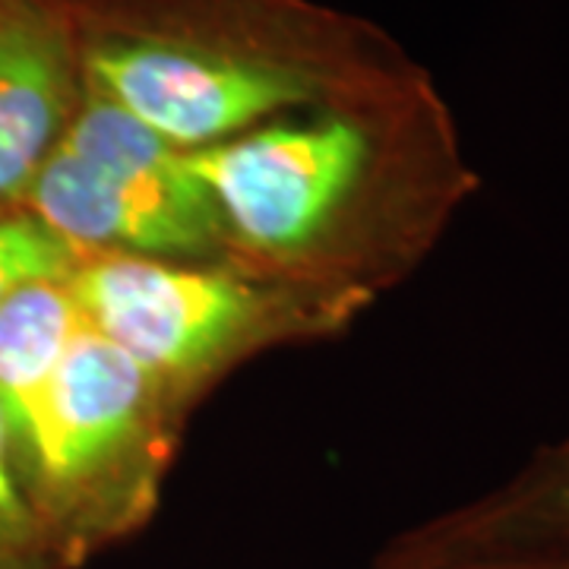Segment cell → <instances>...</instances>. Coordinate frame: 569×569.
Listing matches in <instances>:
<instances>
[{
	"mask_svg": "<svg viewBox=\"0 0 569 569\" xmlns=\"http://www.w3.org/2000/svg\"><path fill=\"white\" fill-rule=\"evenodd\" d=\"M22 206L82 253H200L224 231L222 212L183 149L133 121L82 80V99Z\"/></svg>",
	"mask_w": 569,
	"mask_h": 569,
	"instance_id": "cell-1",
	"label": "cell"
},
{
	"mask_svg": "<svg viewBox=\"0 0 569 569\" xmlns=\"http://www.w3.org/2000/svg\"><path fill=\"white\" fill-rule=\"evenodd\" d=\"M82 80L183 152L234 140L323 96V77L298 63L140 39L86 44Z\"/></svg>",
	"mask_w": 569,
	"mask_h": 569,
	"instance_id": "cell-2",
	"label": "cell"
},
{
	"mask_svg": "<svg viewBox=\"0 0 569 569\" xmlns=\"http://www.w3.org/2000/svg\"><path fill=\"white\" fill-rule=\"evenodd\" d=\"M183 156L231 231L284 253L310 244L346 203L373 142L358 123L326 118L272 123Z\"/></svg>",
	"mask_w": 569,
	"mask_h": 569,
	"instance_id": "cell-3",
	"label": "cell"
},
{
	"mask_svg": "<svg viewBox=\"0 0 569 569\" xmlns=\"http://www.w3.org/2000/svg\"><path fill=\"white\" fill-rule=\"evenodd\" d=\"M67 284L82 323L156 380L219 358L260 310L238 279L127 253L86 257Z\"/></svg>",
	"mask_w": 569,
	"mask_h": 569,
	"instance_id": "cell-4",
	"label": "cell"
},
{
	"mask_svg": "<svg viewBox=\"0 0 569 569\" xmlns=\"http://www.w3.org/2000/svg\"><path fill=\"white\" fill-rule=\"evenodd\" d=\"M82 99V44L54 0H0V209L26 200Z\"/></svg>",
	"mask_w": 569,
	"mask_h": 569,
	"instance_id": "cell-5",
	"label": "cell"
},
{
	"mask_svg": "<svg viewBox=\"0 0 569 569\" xmlns=\"http://www.w3.org/2000/svg\"><path fill=\"white\" fill-rule=\"evenodd\" d=\"M152 383V373L82 323L63 355L29 447L44 485L80 488L133 443Z\"/></svg>",
	"mask_w": 569,
	"mask_h": 569,
	"instance_id": "cell-6",
	"label": "cell"
},
{
	"mask_svg": "<svg viewBox=\"0 0 569 569\" xmlns=\"http://www.w3.org/2000/svg\"><path fill=\"white\" fill-rule=\"evenodd\" d=\"M80 329V307L67 279L22 284L0 307V411L26 449L32 447L48 392Z\"/></svg>",
	"mask_w": 569,
	"mask_h": 569,
	"instance_id": "cell-7",
	"label": "cell"
},
{
	"mask_svg": "<svg viewBox=\"0 0 569 569\" xmlns=\"http://www.w3.org/2000/svg\"><path fill=\"white\" fill-rule=\"evenodd\" d=\"M485 529L500 538L569 541V440L550 449L507 500L485 516Z\"/></svg>",
	"mask_w": 569,
	"mask_h": 569,
	"instance_id": "cell-8",
	"label": "cell"
},
{
	"mask_svg": "<svg viewBox=\"0 0 569 569\" xmlns=\"http://www.w3.org/2000/svg\"><path fill=\"white\" fill-rule=\"evenodd\" d=\"M82 260L86 253L80 247L70 244L29 209L0 212V307L22 284L70 279Z\"/></svg>",
	"mask_w": 569,
	"mask_h": 569,
	"instance_id": "cell-9",
	"label": "cell"
},
{
	"mask_svg": "<svg viewBox=\"0 0 569 569\" xmlns=\"http://www.w3.org/2000/svg\"><path fill=\"white\" fill-rule=\"evenodd\" d=\"M7 418L0 411V569H22L29 567L36 522L7 466Z\"/></svg>",
	"mask_w": 569,
	"mask_h": 569,
	"instance_id": "cell-10",
	"label": "cell"
},
{
	"mask_svg": "<svg viewBox=\"0 0 569 569\" xmlns=\"http://www.w3.org/2000/svg\"><path fill=\"white\" fill-rule=\"evenodd\" d=\"M563 548H569V541H560ZM516 569H569V553L563 560H557V563H538V567H516Z\"/></svg>",
	"mask_w": 569,
	"mask_h": 569,
	"instance_id": "cell-11",
	"label": "cell"
},
{
	"mask_svg": "<svg viewBox=\"0 0 569 569\" xmlns=\"http://www.w3.org/2000/svg\"><path fill=\"white\" fill-rule=\"evenodd\" d=\"M0 212H7V209H0Z\"/></svg>",
	"mask_w": 569,
	"mask_h": 569,
	"instance_id": "cell-12",
	"label": "cell"
}]
</instances>
